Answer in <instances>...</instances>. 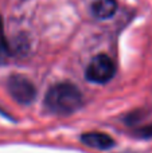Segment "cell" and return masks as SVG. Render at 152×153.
<instances>
[{"mask_svg":"<svg viewBox=\"0 0 152 153\" xmlns=\"http://www.w3.org/2000/svg\"><path fill=\"white\" fill-rule=\"evenodd\" d=\"M81 141L85 144L86 146H90L94 149H109L115 145V140L110 137L109 134L102 132H89V133H83L81 136Z\"/></svg>","mask_w":152,"mask_h":153,"instance_id":"277c9868","label":"cell"},{"mask_svg":"<svg viewBox=\"0 0 152 153\" xmlns=\"http://www.w3.org/2000/svg\"><path fill=\"white\" fill-rule=\"evenodd\" d=\"M82 93L77 86L69 82L57 83L47 91L45 106L50 113L57 116H69L82 106Z\"/></svg>","mask_w":152,"mask_h":153,"instance_id":"6da1fadb","label":"cell"},{"mask_svg":"<svg viewBox=\"0 0 152 153\" xmlns=\"http://www.w3.org/2000/svg\"><path fill=\"white\" fill-rule=\"evenodd\" d=\"M8 54H10V50H8L7 43H5V42H0V65L5 62Z\"/></svg>","mask_w":152,"mask_h":153,"instance_id":"52a82bcc","label":"cell"},{"mask_svg":"<svg viewBox=\"0 0 152 153\" xmlns=\"http://www.w3.org/2000/svg\"><path fill=\"white\" fill-rule=\"evenodd\" d=\"M117 11L116 0H94L92 4V13L97 19H108Z\"/></svg>","mask_w":152,"mask_h":153,"instance_id":"5b68a950","label":"cell"},{"mask_svg":"<svg viewBox=\"0 0 152 153\" xmlns=\"http://www.w3.org/2000/svg\"><path fill=\"white\" fill-rule=\"evenodd\" d=\"M3 30V22H1V16H0V32H1Z\"/></svg>","mask_w":152,"mask_h":153,"instance_id":"ba28073f","label":"cell"},{"mask_svg":"<svg viewBox=\"0 0 152 153\" xmlns=\"http://www.w3.org/2000/svg\"><path fill=\"white\" fill-rule=\"evenodd\" d=\"M137 136L142 138H151L152 137V124L137 130Z\"/></svg>","mask_w":152,"mask_h":153,"instance_id":"8992f818","label":"cell"},{"mask_svg":"<svg viewBox=\"0 0 152 153\" xmlns=\"http://www.w3.org/2000/svg\"><path fill=\"white\" fill-rule=\"evenodd\" d=\"M7 90L16 102L23 105L31 103L37 95V89L34 83L20 74H13L7 79Z\"/></svg>","mask_w":152,"mask_h":153,"instance_id":"7a4b0ae2","label":"cell"},{"mask_svg":"<svg viewBox=\"0 0 152 153\" xmlns=\"http://www.w3.org/2000/svg\"><path fill=\"white\" fill-rule=\"evenodd\" d=\"M116 66L108 55H97L90 61L86 69V79L93 83H107L113 78Z\"/></svg>","mask_w":152,"mask_h":153,"instance_id":"3957f363","label":"cell"}]
</instances>
